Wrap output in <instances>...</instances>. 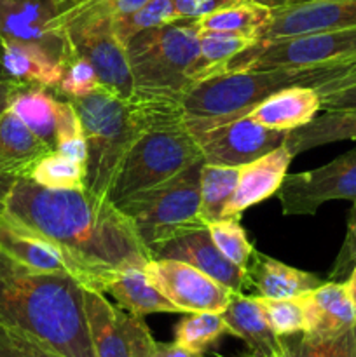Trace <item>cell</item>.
Here are the masks:
<instances>
[{"label":"cell","instance_id":"52a82bcc","mask_svg":"<svg viewBox=\"0 0 356 357\" xmlns=\"http://www.w3.org/2000/svg\"><path fill=\"white\" fill-rule=\"evenodd\" d=\"M205 162L199 143L181 124L143 132L122 159L110 187L112 204L171 180L187 167Z\"/></svg>","mask_w":356,"mask_h":357},{"label":"cell","instance_id":"6da1fadb","mask_svg":"<svg viewBox=\"0 0 356 357\" xmlns=\"http://www.w3.org/2000/svg\"><path fill=\"white\" fill-rule=\"evenodd\" d=\"M3 218L56 244L86 289L107 293L119 272L145 268L152 260L128 216L84 190H56L17 178Z\"/></svg>","mask_w":356,"mask_h":357},{"label":"cell","instance_id":"b9f144b4","mask_svg":"<svg viewBox=\"0 0 356 357\" xmlns=\"http://www.w3.org/2000/svg\"><path fill=\"white\" fill-rule=\"evenodd\" d=\"M351 86H356V59H351V61L346 65L344 73H342L341 77H337V79L334 80H328L327 84L320 86L316 91L320 96H325V94H330L334 93V91L344 89V87Z\"/></svg>","mask_w":356,"mask_h":357},{"label":"cell","instance_id":"816d5d0a","mask_svg":"<svg viewBox=\"0 0 356 357\" xmlns=\"http://www.w3.org/2000/svg\"><path fill=\"white\" fill-rule=\"evenodd\" d=\"M188 357H202V354H195V352H192V354Z\"/></svg>","mask_w":356,"mask_h":357},{"label":"cell","instance_id":"ffe728a7","mask_svg":"<svg viewBox=\"0 0 356 357\" xmlns=\"http://www.w3.org/2000/svg\"><path fill=\"white\" fill-rule=\"evenodd\" d=\"M307 331L314 337H332L356 326V305L346 281H328L302 295Z\"/></svg>","mask_w":356,"mask_h":357},{"label":"cell","instance_id":"cb8c5ba5","mask_svg":"<svg viewBox=\"0 0 356 357\" xmlns=\"http://www.w3.org/2000/svg\"><path fill=\"white\" fill-rule=\"evenodd\" d=\"M3 68L16 86H34L58 93L63 63L45 49L21 42L3 40Z\"/></svg>","mask_w":356,"mask_h":357},{"label":"cell","instance_id":"9a60e30c","mask_svg":"<svg viewBox=\"0 0 356 357\" xmlns=\"http://www.w3.org/2000/svg\"><path fill=\"white\" fill-rule=\"evenodd\" d=\"M356 26V0H306L272 10L255 42Z\"/></svg>","mask_w":356,"mask_h":357},{"label":"cell","instance_id":"60d3db41","mask_svg":"<svg viewBox=\"0 0 356 357\" xmlns=\"http://www.w3.org/2000/svg\"><path fill=\"white\" fill-rule=\"evenodd\" d=\"M349 108H356V86L344 87V89L321 96V110L332 112L349 110Z\"/></svg>","mask_w":356,"mask_h":357},{"label":"cell","instance_id":"7a4b0ae2","mask_svg":"<svg viewBox=\"0 0 356 357\" xmlns=\"http://www.w3.org/2000/svg\"><path fill=\"white\" fill-rule=\"evenodd\" d=\"M84 289L72 275L37 271L0 253V326L21 331L65 357H96Z\"/></svg>","mask_w":356,"mask_h":357},{"label":"cell","instance_id":"f1b7e54d","mask_svg":"<svg viewBox=\"0 0 356 357\" xmlns=\"http://www.w3.org/2000/svg\"><path fill=\"white\" fill-rule=\"evenodd\" d=\"M241 167L213 166L202 162L201 167V220L205 225L223 218L227 204L239 183Z\"/></svg>","mask_w":356,"mask_h":357},{"label":"cell","instance_id":"603a6c76","mask_svg":"<svg viewBox=\"0 0 356 357\" xmlns=\"http://www.w3.org/2000/svg\"><path fill=\"white\" fill-rule=\"evenodd\" d=\"M51 152L47 143L34 135L13 110L7 108L0 114V173L30 178L38 160Z\"/></svg>","mask_w":356,"mask_h":357},{"label":"cell","instance_id":"ba28073f","mask_svg":"<svg viewBox=\"0 0 356 357\" xmlns=\"http://www.w3.org/2000/svg\"><path fill=\"white\" fill-rule=\"evenodd\" d=\"M349 59H356V26L253 42L232 56L218 73L260 68H307Z\"/></svg>","mask_w":356,"mask_h":357},{"label":"cell","instance_id":"9c48e42d","mask_svg":"<svg viewBox=\"0 0 356 357\" xmlns=\"http://www.w3.org/2000/svg\"><path fill=\"white\" fill-rule=\"evenodd\" d=\"M276 197L285 216L316 215L328 201H356V146L316 169L286 174Z\"/></svg>","mask_w":356,"mask_h":357},{"label":"cell","instance_id":"681fc988","mask_svg":"<svg viewBox=\"0 0 356 357\" xmlns=\"http://www.w3.org/2000/svg\"><path fill=\"white\" fill-rule=\"evenodd\" d=\"M346 284H348L349 296H351L353 303H355V305H356V282H348V281H346Z\"/></svg>","mask_w":356,"mask_h":357},{"label":"cell","instance_id":"8fae6325","mask_svg":"<svg viewBox=\"0 0 356 357\" xmlns=\"http://www.w3.org/2000/svg\"><path fill=\"white\" fill-rule=\"evenodd\" d=\"M87 324L96 357H150L157 342L143 323L121 307L108 303L105 293L84 289Z\"/></svg>","mask_w":356,"mask_h":357},{"label":"cell","instance_id":"4fadbf2b","mask_svg":"<svg viewBox=\"0 0 356 357\" xmlns=\"http://www.w3.org/2000/svg\"><path fill=\"white\" fill-rule=\"evenodd\" d=\"M206 164L243 167L285 143L286 132L269 129L244 115L194 136Z\"/></svg>","mask_w":356,"mask_h":357},{"label":"cell","instance_id":"d6986e66","mask_svg":"<svg viewBox=\"0 0 356 357\" xmlns=\"http://www.w3.org/2000/svg\"><path fill=\"white\" fill-rule=\"evenodd\" d=\"M0 253L42 272L72 275L80 282L77 268L56 244L27 229L0 218ZM82 284V282H80Z\"/></svg>","mask_w":356,"mask_h":357},{"label":"cell","instance_id":"836d02e7","mask_svg":"<svg viewBox=\"0 0 356 357\" xmlns=\"http://www.w3.org/2000/svg\"><path fill=\"white\" fill-rule=\"evenodd\" d=\"M56 152L75 162H87V143L80 115L70 100H58L56 110Z\"/></svg>","mask_w":356,"mask_h":357},{"label":"cell","instance_id":"83f0119b","mask_svg":"<svg viewBox=\"0 0 356 357\" xmlns=\"http://www.w3.org/2000/svg\"><path fill=\"white\" fill-rule=\"evenodd\" d=\"M251 44H253V40L236 33L201 30V33H199V52L187 72L191 86L199 80L216 75L232 56H236L237 52H241Z\"/></svg>","mask_w":356,"mask_h":357},{"label":"cell","instance_id":"1f68e13d","mask_svg":"<svg viewBox=\"0 0 356 357\" xmlns=\"http://www.w3.org/2000/svg\"><path fill=\"white\" fill-rule=\"evenodd\" d=\"M223 335H229L225 321L218 312H191L177 324L175 344L185 351L202 354L206 349L220 340Z\"/></svg>","mask_w":356,"mask_h":357},{"label":"cell","instance_id":"2e32d148","mask_svg":"<svg viewBox=\"0 0 356 357\" xmlns=\"http://www.w3.org/2000/svg\"><path fill=\"white\" fill-rule=\"evenodd\" d=\"M152 258L185 261L234 293H243L246 288L244 268L237 267L223 257L222 251L213 243L208 227L191 230L161 244L152 253Z\"/></svg>","mask_w":356,"mask_h":357},{"label":"cell","instance_id":"e0dca14e","mask_svg":"<svg viewBox=\"0 0 356 357\" xmlns=\"http://www.w3.org/2000/svg\"><path fill=\"white\" fill-rule=\"evenodd\" d=\"M292 160V153L285 149V145H281L262 155L260 159L241 167L239 183L223 211V218L239 220L246 209L276 195L288 174Z\"/></svg>","mask_w":356,"mask_h":357},{"label":"cell","instance_id":"484cf974","mask_svg":"<svg viewBox=\"0 0 356 357\" xmlns=\"http://www.w3.org/2000/svg\"><path fill=\"white\" fill-rule=\"evenodd\" d=\"M356 139V108L325 112L309 124L286 132L285 149L293 157L328 143Z\"/></svg>","mask_w":356,"mask_h":357},{"label":"cell","instance_id":"d590c367","mask_svg":"<svg viewBox=\"0 0 356 357\" xmlns=\"http://www.w3.org/2000/svg\"><path fill=\"white\" fill-rule=\"evenodd\" d=\"M255 298H257L269 326L278 337L283 338L307 331V314L302 296L278 300L262 298V296H255Z\"/></svg>","mask_w":356,"mask_h":357},{"label":"cell","instance_id":"d4e9b609","mask_svg":"<svg viewBox=\"0 0 356 357\" xmlns=\"http://www.w3.org/2000/svg\"><path fill=\"white\" fill-rule=\"evenodd\" d=\"M117 305L133 316L149 314H178L180 310L149 281L143 268H126L108 286V291Z\"/></svg>","mask_w":356,"mask_h":357},{"label":"cell","instance_id":"e575fe53","mask_svg":"<svg viewBox=\"0 0 356 357\" xmlns=\"http://www.w3.org/2000/svg\"><path fill=\"white\" fill-rule=\"evenodd\" d=\"M175 20H178V16L173 0H149L145 6L136 9L135 13L115 17L112 21V26H114L119 40L126 44L129 38H133L140 31L171 23Z\"/></svg>","mask_w":356,"mask_h":357},{"label":"cell","instance_id":"277c9868","mask_svg":"<svg viewBox=\"0 0 356 357\" xmlns=\"http://www.w3.org/2000/svg\"><path fill=\"white\" fill-rule=\"evenodd\" d=\"M351 61V59H349ZM349 61L307 68H260L218 73L192 84L181 100V122L192 136L250 114L278 91L293 86L314 87L344 73Z\"/></svg>","mask_w":356,"mask_h":357},{"label":"cell","instance_id":"f907efd6","mask_svg":"<svg viewBox=\"0 0 356 357\" xmlns=\"http://www.w3.org/2000/svg\"><path fill=\"white\" fill-rule=\"evenodd\" d=\"M346 281H348V282H356V265H355V267H353L351 274H349V278L346 279Z\"/></svg>","mask_w":356,"mask_h":357},{"label":"cell","instance_id":"f35d334b","mask_svg":"<svg viewBox=\"0 0 356 357\" xmlns=\"http://www.w3.org/2000/svg\"><path fill=\"white\" fill-rule=\"evenodd\" d=\"M356 265V201H353V208L348 216V229H346L344 243L339 251L335 264L332 267L330 281H344L349 278L353 267Z\"/></svg>","mask_w":356,"mask_h":357},{"label":"cell","instance_id":"f6af8a7d","mask_svg":"<svg viewBox=\"0 0 356 357\" xmlns=\"http://www.w3.org/2000/svg\"><path fill=\"white\" fill-rule=\"evenodd\" d=\"M16 180H17V178L9 176V174H2V173H0V218H2L3 211H6L7 197H9L10 188H13L14 181H16Z\"/></svg>","mask_w":356,"mask_h":357},{"label":"cell","instance_id":"ab89813d","mask_svg":"<svg viewBox=\"0 0 356 357\" xmlns=\"http://www.w3.org/2000/svg\"><path fill=\"white\" fill-rule=\"evenodd\" d=\"M243 2L246 0H173L177 16L184 20H201L209 14Z\"/></svg>","mask_w":356,"mask_h":357},{"label":"cell","instance_id":"7c38bea8","mask_svg":"<svg viewBox=\"0 0 356 357\" xmlns=\"http://www.w3.org/2000/svg\"><path fill=\"white\" fill-rule=\"evenodd\" d=\"M143 271L180 312L222 314L234 295L229 288L185 261L152 258Z\"/></svg>","mask_w":356,"mask_h":357},{"label":"cell","instance_id":"30bf717a","mask_svg":"<svg viewBox=\"0 0 356 357\" xmlns=\"http://www.w3.org/2000/svg\"><path fill=\"white\" fill-rule=\"evenodd\" d=\"M110 17H77L63 26L73 54L86 58L98 73L100 86L122 100L133 98V77L126 44L115 35Z\"/></svg>","mask_w":356,"mask_h":357},{"label":"cell","instance_id":"5bb4252c","mask_svg":"<svg viewBox=\"0 0 356 357\" xmlns=\"http://www.w3.org/2000/svg\"><path fill=\"white\" fill-rule=\"evenodd\" d=\"M58 13V0H0V37L38 45L65 63L73 52L66 35L52 28Z\"/></svg>","mask_w":356,"mask_h":357},{"label":"cell","instance_id":"74e56055","mask_svg":"<svg viewBox=\"0 0 356 357\" xmlns=\"http://www.w3.org/2000/svg\"><path fill=\"white\" fill-rule=\"evenodd\" d=\"M98 87L101 86L96 70L86 58L73 54L63 63V77L56 94L65 96L66 100H75L94 93Z\"/></svg>","mask_w":356,"mask_h":357},{"label":"cell","instance_id":"ac0fdd59","mask_svg":"<svg viewBox=\"0 0 356 357\" xmlns=\"http://www.w3.org/2000/svg\"><path fill=\"white\" fill-rule=\"evenodd\" d=\"M246 286L262 298H297L323 284L316 274L299 271L276 258L253 251L246 268Z\"/></svg>","mask_w":356,"mask_h":357},{"label":"cell","instance_id":"8d00e7d4","mask_svg":"<svg viewBox=\"0 0 356 357\" xmlns=\"http://www.w3.org/2000/svg\"><path fill=\"white\" fill-rule=\"evenodd\" d=\"M208 230L212 234L213 243L216 244L223 257L236 264L237 267L246 268L255 248L246 237V232L241 227L239 220L222 218L218 222L208 223Z\"/></svg>","mask_w":356,"mask_h":357},{"label":"cell","instance_id":"3957f363","mask_svg":"<svg viewBox=\"0 0 356 357\" xmlns=\"http://www.w3.org/2000/svg\"><path fill=\"white\" fill-rule=\"evenodd\" d=\"M70 101L79 112L87 143L84 192L98 202H110L108 194L115 173L143 132L166 126H184L180 108L122 100L105 87Z\"/></svg>","mask_w":356,"mask_h":357},{"label":"cell","instance_id":"f546056e","mask_svg":"<svg viewBox=\"0 0 356 357\" xmlns=\"http://www.w3.org/2000/svg\"><path fill=\"white\" fill-rule=\"evenodd\" d=\"M271 14L272 10L267 7L246 0L243 3L201 17L199 24H201V30L227 31V33L241 35L255 42L258 31L271 20Z\"/></svg>","mask_w":356,"mask_h":357},{"label":"cell","instance_id":"8992f818","mask_svg":"<svg viewBox=\"0 0 356 357\" xmlns=\"http://www.w3.org/2000/svg\"><path fill=\"white\" fill-rule=\"evenodd\" d=\"M201 167L202 162L194 164L171 180L114 204L133 223L150 258L161 244L206 227L201 220Z\"/></svg>","mask_w":356,"mask_h":357},{"label":"cell","instance_id":"4316f807","mask_svg":"<svg viewBox=\"0 0 356 357\" xmlns=\"http://www.w3.org/2000/svg\"><path fill=\"white\" fill-rule=\"evenodd\" d=\"M9 110H13L34 135L49 149L56 152V110L58 98L52 91L44 87L16 86L9 101Z\"/></svg>","mask_w":356,"mask_h":357},{"label":"cell","instance_id":"ee69618b","mask_svg":"<svg viewBox=\"0 0 356 357\" xmlns=\"http://www.w3.org/2000/svg\"><path fill=\"white\" fill-rule=\"evenodd\" d=\"M10 330H13V328H10ZM16 335H17V340H20L21 347L24 349V352H27L28 357H65V356L59 354V352L52 351V349L47 347V345L40 344V342L34 340V338L28 337V335L21 333V331H16Z\"/></svg>","mask_w":356,"mask_h":357},{"label":"cell","instance_id":"7dc6e473","mask_svg":"<svg viewBox=\"0 0 356 357\" xmlns=\"http://www.w3.org/2000/svg\"><path fill=\"white\" fill-rule=\"evenodd\" d=\"M251 2L267 7V9L271 10H276V9H281V7L292 6V3H295L297 0H251Z\"/></svg>","mask_w":356,"mask_h":357},{"label":"cell","instance_id":"c3c4849f","mask_svg":"<svg viewBox=\"0 0 356 357\" xmlns=\"http://www.w3.org/2000/svg\"><path fill=\"white\" fill-rule=\"evenodd\" d=\"M2 58H3V38L0 37V82H10L9 75H7L6 68H3ZM10 84H13V82H10ZM14 86H16V84H14Z\"/></svg>","mask_w":356,"mask_h":357},{"label":"cell","instance_id":"7bdbcfd3","mask_svg":"<svg viewBox=\"0 0 356 357\" xmlns=\"http://www.w3.org/2000/svg\"><path fill=\"white\" fill-rule=\"evenodd\" d=\"M0 357H28L17 340L16 331L0 326Z\"/></svg>","mask_w":356,"mask_h":357},{"label":"cell","instance_id":"7402d4cb","mask_svg":"<svg viewBox=\"0 0 356 357\" xmlns=\"http://www.w3.org/2000/svg\"><path fill=\"white\" fill-rule=\"evenodd\" d=\"M321 110V96L314 87L293 86L278 91L248 114L258 124L290 132L309 124Z\"/></svg>","mask_w":356,"mask_h":357},{"label":"cell","instance_id":"44dd1931","mask_svg":"<svg viewBox=\"0 0 356 357\" xmlns=\"http://www.w3.org/2000/svg\"><path fill=\"white\" fill-rule=\"evenodd\" d=\"M229 335L241 338L255 357H281L283 338L272 331L255 296L234 293L222 312Z\"/></svg>","mask_w":356,"mask_h":357},{"label":"cell","instance_id":"d6a6232c","mask_svg":"<svg viewBox=\"0 0 356 357\" xmlns=\"http://www.w3.org/2000/svg\"><path fill=\"white\" fill-rule=\"evenodd\" d=\"M30 180L56 190H84L86 164L75 162L59 152H51L38 160L31 171Z\"/></svg>","mask_w":356,"mask_h":357},{"label":"cell","instance_id":"4dcf8cb0","mask_svg":"<svg viewBox=\"0 0 356 357\" xmlns=\"http://www.w3.org/2000/svg\"><path fill=\"white\" fill-rule=\"evenodd\" d=\"M281 357H356V326L332 337L309 333L283 337Z\"/></svg>","mask_w":356,"mask_h":357},{"label":"cell","instance_id":"bcb514c9","mask_svg":"<svg viewBox=\"0 0 356 357\" xmlns=\"http://www.w3.org/2000/svg\"><path fill=\"white\" fill-rule=\"evenodd\" d=\"M14 89H16L14 84L0 82V114L9 108V101H10V96H13Z\"/></svg>","mask_w":356,"mask_h":357},{"label":"cell","instance_id":"f5cc1de1","mask_svg":"<svg viewBox=\"0 0 356 357\" xmlns=\"http://www.w3.org/2000/svg\"><path fill=\"white\" fill-rule=\"evenodd\" d=\"M299 2H306V0H297V2H295V3H299Z\"/></svg>","mask_w":356,"mask_h":357},{"label":"cell","instance_id":"5b68a950","mask_svg":"<svg viewBox=\"0 0 356 357\" xmlns=\"http://www.w3.org/2000/svg\"><path fill=\"white\" fill-rule=\"evenodd\" d=\"M199 20H178L126 42L133 77L131 100L180 108L191 87L187 72L199 52Z\"/></svg>","mask_w":356,"mask_h":357}]
</instances>
